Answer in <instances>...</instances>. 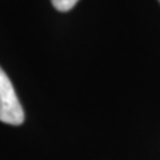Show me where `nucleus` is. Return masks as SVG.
Here are the masks:
<instances>
[{
	"instance_id": "nucleus-2",
	"label": "nucleus",
	"mask_w": 160,
	"mask_h": 160,
	"mask_svg": "<svg viewBox=\"0 0 160 160\" xmlns=\"http://www.w3.org/2000/svg\"><path fill=\"white\" fill-rule=\"evenodd\" d=\"M51 2L56 9H59V11H62V12H66V11L72 9L79 0H51Z\"/></svg>"
},
{
	"instance_id": "nucleus-1",
	"label": "nucleus",
	"mask_w": 160,
	"mask_h": 160,
	"mask_svg": "<svg viewBox=\"0 0 160 160\" xmlns=\"http://www.w3.org/2000/svg\"><path fill=\"white\" fill-rule=\"evenodd\" d=\"M0 122L20 126L24 122V111L15 92L11 80L0 67Z\"/></svg>"
}]
</instances>
